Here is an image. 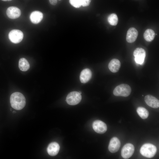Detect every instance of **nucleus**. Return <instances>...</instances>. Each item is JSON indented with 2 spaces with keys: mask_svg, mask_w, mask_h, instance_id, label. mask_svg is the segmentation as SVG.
<instances>
[{
  "mask_svg": "<svg viewBox=\"0 0 159 159\" xmlns=\"http://www.w3.org/2000/svg\"><path fill=\"white\" fill-rule=\"evenodd\" d=\"M10 102L12 108L16 110H20L25 106L26 99L24 95L21 93L15 92L11 95Z\"/></svg>",
  "mask_w": 159,
  "mask_h": 159,
  "instance_id": "nucleus-1",
  "label": "nucleus"
},
{
  "mask_svg": "<svg viewBox=\"0 0 159 159\" xmlns=\"http://www.w3.org/2000/svg\"><path fill=\"white\" fill-rule=\"evenodd\" d=\"M157 150V148L155 145L148 143L145 144L142 146L140 150V153L145 157L151 158L155 155Z\"/></svg>",
  "mask_w": 159,
  "mask_h": 159,
  "instance_id": "nucleus-2",
  "label": "nucleus"
},
{
  "mask_svg": "<svg viewBox=\"0 0 159 159\" xmlns=\"http://www.w3.org/2000/svg\"><path fill=\"white\" fill-rule=\"evenodd\" d=\"M130 87L126 84H121L117 86L113 91V94L116 96L126 97L130 94Z\"/></svg>",
  "mask_w": 159,
  "mask_h": 159,
  "instance_id": "nucleus-3",
  "label": "nucleus"
},
{
  "mask_svg": "<svg viewBox=\"0 0 159 159\" xmlns=\"http://www.w3.org/2000/svg\"><path fill=\"white\" fill-rule=\"evenodd\" d=\"M82 96L79 92L72 91L70 92L67 96L66 101L70 105H75L78 104L81 101Z\"/></svg>",
  "mask_w": 159,
  "mask_h": 159,
  "instance_id": "nucleus-4",
  "label": "nucleus"
},
{
  "mask_svg": "<svg viewBox=\"0 0 159 159\" xmlns=\"http://www.w3.org/2000/svg\"><path fill=\"white\" fill-rule=\"evenodd\" d=\"M8 37L11 42L17 44L19 43L22 40L23 34L22 32L19 30L13 29L9 32Z\"/></svg>",
  "mask_w": 159,
  "mask_h": 159,
  "instance_id": "nucleus-5",
  "label": "nucleus"
},
{
  "mask_svg": "<svg viewBox=\"0 0 159 159\" xmlns=\"http://www.w3.org/2000/svg\"><path fill=\"white\" fill-rule=\"evenodd\" d=\"M133 55L135 62L138 64H142L146 56V52L142 48H137L134 50Z\"/></svg>",
  "mask_w": 159,
  "mask_h": 159,
  "instance_id": "nucleus-6",
  "label": "nucleus"
},
{
  "mask_svg": "<svg viewBox=\"0 0 159 159\" xmlns=\"http://www.w3.org/2000/svg\"><path fill=\"white\" fill-rule=\"evenodd\" d=\"M134 150V147L132 144L130 143H127L122 149L121 155L124 159H128L133 155Z\"/></svg>",
  "mask_w": 159,
  "mask_h": 159,
  "instance_id": "nucleus-7",
  "label": "nucleus"
},
{
  "mask_svg": "<svg viewBox=\"0 0 159 159\" xmlns=\"http://www.w3.org/2000/svg\"><path fill=\"white\" fill-rule=\"evenodd\" d=\"M92 127L94 131L99 134H103L105 132L107 129L106 124L100 120H96L92 124Z\"/></svg>",
  "mask_w": 159,
  "mask_h": 159,
  "instance_id": "nucleus-8",
  "label": "nucleus"
},
{
  "mask_svg": "<svg viewBox=\"0 0 159 159\" xmlns=\"http://www.w3.org/2000/svg\"><path fill=\"white\" fill-rule=\"evenodd\" d=\"M6 14L9 18L11 19H15L20 16L21 11L19 8L15 6H12L7 8Z\"/></svg>",
  "mask_w": 159,
  "mask_h": 159,
  "instance_id": "nucleus-9",
  "label": "nucleus"
},
{
  "mask_svg": "<svg viewBox=\"0 0 159 159\" xmlns=\"http://www.w3.org/2000/svg\"><path fill=\"white\" fill-rule=\"evenodd\" d=\"M120 142L119 139L116 137L112 138L110 140L109 146L108 150L112 153L117 152L120 148Z\"/></svg>",
  "mask_w": 159,
  "mask_h": 159,
  "instance_id": "nucleus-10",
  "label": "nucleus"
},
{
  "mask_svg": "<svg viewBox=\"0 0 159 159\" xmlns=\"http://www.w3.org/2000/svg\"><path fill=\"white\" fill-rule=\"evenodd\" d=\"M146 104L149 106L154 108L159 107V100L155 97L150 95H147L145 97Z\"/></svg>",
  "mask_w": 159,
  "mask_h": 159,
  "instance_id": "nucleus-11",
  "label": "nucleus"
},
{
  "mask_svg": "<svg viewBox=\"0 0 159 159\" xmlns=\"http://www.w3.org/2000/svg\"><path fill=\"white\" fill-rule=\"evenodd\" d=\"M138 35V31L135 28H130L127 32L126 37L127 41L130 43L133 42L136 40Z\"/></svg>",
  "mask_w": 159,
  "mask_h": 159,
  "instance_id": "nucleus-12",
  "label": "nucleus"
},
{
  "mask_svg": "<svg viewBox=\"0 0 159 159\" xmlns=\"http://www.w3.org/2000/svg\"><path fill=\"white\" fill-rule=\"evenodd\" d=\"M60 149L59 144L56 142L51 143L48 145L47 151L48 154L52 156L56 155L58 153Z\"/></svg>",
  "mask_w": 159,
  "mask_h": 159,
  "instance_id": "nucleus-13",
  "label": "nucleus"
},
{
  "mask_svg": "<svg viewBox=\"0 0 159 159\" xmlns=\"http://www.w3.org/2000/svg\"><path fill=\"white\" fill-rule=\"evenodd\" d=\"M43 16V14L42 12L38 11H35L32 12L31 14L30 19L33 23L37 24L41 21Z\"/></svg>",
  "mask_w": 159,
  "mask_h": 159,
  "instance_id": "nucleus-14",
  "label": "nucleus"
},
{
  "mask_svg": "<svg viewBox=\"0 0 159 159\" xmlns=\"http://www.w3.org/2000/svg\"><path fill=\"white\" fill-rule=\"evenodd\" d=\"M92 76V73L90 70L88 68L85 69L81 72L80 76V81L82 83H86L90 80Z\"/></svg>",
  "mask_w": 159,
  "mask_h": 159,
  "instance_id": "nucleus-15",
  "label": "nucleus"
},
{
  "mask_svg": "<svg viewBox=\"0 0 159 159\" xmlns=\"http://www.w3.org/2000/svg\"><path fill=\"white\" fill-rule=\"evenodd\" d=\"M120 62L117 59H114L111 60L108 64V68L112 72H117L120 67Z\"/></svg>",
  "mask_w": 159,
  "mask_h": 159,
  "instance_id": "nucleus-16",
  "label": "nucleus"
},
{
  "mask_svg": "<svg viewBox=\"0 0 159 159\" xmlns=\"http://www.w3.org/2000/svg\"><path fill=\"white\" fill-rule=\"evenodd\" d=\"M155 36L154 31L151 29H147L145 32L143 36L145 40L147 42H150L153 41Z\"/></svg>",
  "mask_w": 159,
  "mask_h": 159,
  "instance_id": "nucleus-17",
  "label": "nucleus"
},
{
  "mask_svg": "<svg viewBox=\"0 0 159 159\" xmlns=\"http://www.w3.org/2000/svg\"><path fill=\"white\" fill-rule=\"evenodd\" d=\"M19 67L21 70L25 71L29 69L30 65L27 60L25 58H22L19 60Z\"/></svg>",
  "mask_w": 159,
  "mask_h": 159,
  "instance_id": "nucleus-18",
  "label": "nucleus"
},
{
  "mask_svg": "<svg viewBox=\"0 0 159 159\" xmlns=\"http://www.w3.org/2000/svg\"><path fill=\"white\" fill-rule=\"evenodd\" d=\"M137 112L139 115L143 119H146L149 116L148 111L143 107H138L137 109Z\"/></svg>",
  "mask_w": 159,
  "mask_h": 159,
  "instance_id": "nucleus-19",
  "label": "nucleus"
},
{
  "mask_svg": "<svg viewBox=\"0 0 159 159\" xmlns=\"http://www.w3.org/2000/svg\"><path fill=\"white\" fill-rule=\"evenodd\" d=\"M108 21L111 25L115 26L117 25L118 22V18L117 15L115 13H112L108 16Z\"/></svg>",
  "mask_w": 159,
  "mask_h": 159,
  "instance_id": "nucleus-20",
  "label": "nucleus"
},
{
  "mask_svg": "<svg viewBox=\"0 0 159 159\" xmlns=\"http://www.w3.org/2000/svg\"><path fill=\"white\" fill-rule=\"evenodd\" d=\"M70 4L76 8H79L81 6L80 0H69Z\"/></svg>",
  "mask_w": 159,
  "mask_h": 159,
  "instance_id": "nucleus-21",
  "label": "nucleus"
},
{
  "mask_svg": "<svg viewBox=\"0 0 159 159\" xmlns=\"http://www.w3.org/2000/svg\"><path fill=\"white\" fill-rule=\"evenodd\" d=\"M91 0H80L81 5L84 7L87 6L90 4Z\"/></svg>",
  "mask_w": 159,
  "mask_h": 159,
  "instance_id": "nucleus-22",
  "label": "nucleus"
},
{
  "mask_svg": "<svg viewBox=\"0 0 159 159\" xmlns=\"http://www.w3.org/2000/svg\"><path fill=\"white\" fill-rule=\"evenodd\" d=\"M50 3L53 5H56L57 3V0H49Z\"/></svg>",
  "mask_w": 159,
  "mask_h": 159,
  "instance_id": "nucleus-23",
  "label": "nucleus"
},
{
  "mask_svg": "<svg viewBox=\"0 0 159 159\" xmlns=\"http://www.w3.org/2000/svg\"><path fill=\"white\" fill-rule=\"evenodd\" d=\"M3 1H11L12 0H1Z\"/></svg>",
  "mask_w": 159,
  "mask_h": 159,
  "instance_id": "nucleus-24",
  "label": "nucleus"
},
{
  "mask_svg": "<svg viewBox=\"0 0 159 159\" xmlns=\"http://www.w3.org/2000/svg\"><path fill=\"white\" fill-rule=\"evenodd\" d=\"M79 92V93H80V94H81V92Z\"/></svg>",
  "mask_w": 159,
  "mask_h": 159,
  "instance_id": "nucleus-25",
  "label": "nucleus"
},
{
  "mask_svg": "<svg viewBox=\"0 0 159 159\" xmlns=\"http://www.w3.org/2000/svg\"></svg>",
  "mask_w": 159,
  "mask_h": 159,
  "instance_id": "nucleus-26",
  "label": "nucleus"
}]
</instances>
